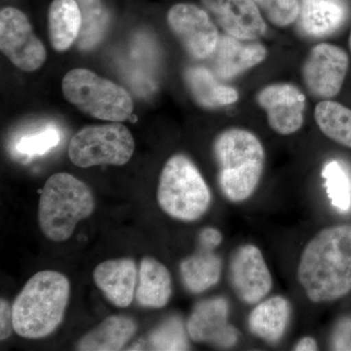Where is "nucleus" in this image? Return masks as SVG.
<instances>
[{
	"instance_id": "obj_21",
	"label": "nucleus",
	"mask_w": 351,
	"mask_h": 351,
	"mask_svg": "<svg viewBox=\"0 0 351 351\" xmlns=\"http://www.w3.org/2000/svg\"><path fill=\"white\" fill-rule=\"evenodd\" d=\"M214 251V249L199 245L193 255L181 263L182 281L189 292L199 294L219 283L223 262Z\"/></svg>"
},
{
	"instance_id": "obj_9",
	"label": "nucleus",
	"mask_w": 351,
	"mask_h": 351,
	"mask_svg": "<svg viewBox=\"0 0 351 351\" xmlns=\"http://www.w3.org/2000/svg\"><path fill=\"white\" fill-rule=\"evenodd\" d=\"M230 281L239 301L250 306L263 301L271 292L274 279L258 246L243 244L233 252Z\"/></svg>"
},
{
	"instance_id": "obj_34",
	"label": "nucleus",
	"mask_w": 351,
	"mask_h": 351,
	"mask_svg": "<svg viewBox=\"0 0 351 351\" xmlns=\"http://www.w3.org/2000/svg\"><path fill=\"white\" fill-rule=\"evenodd\" d=\"M350 47L351 51V32H350Z\"/></svg>"
},
{
	"instance_id": "obj_23",
	"label": "nucleus",
	"mask_w": 351,
	"mask_h": 351,
	"mask_svg": "<svg viewBox=\"0 0 351 351\" xmlns=\"http://www.w3.org/2000/svg\"><path fill=\"white\" fill-rule=\"evenodd\" d=\"M184 77L193 98L202 107H226L239 101V92L234 88L221 84L206 68L189 69Z\"/></svg>"
},
{
	"instance_id": "obj_13",
	"label": "nucleus",
	"mask_w": 351,
	"mask_h": 351,
	"mask_svg": "<svg viewBox=\"0 0 351 351\" xmlns=\"http://www.w3.org/2000/svg\"><path fill=\"white\" fill-rule=\"evenodd\" d=\"M258 105L265 110L270 128L279 135H292L302 128L306 96L294 85L276 83L263 88L257 95Z\"/></svg>"
},
{
	"instance_id": "obj_16",
	"label": "nucleus",
	"mask_w": 351,
	"mask_h": 351,
	"mask_svg": "<svg viewBox=\"0 0 351 351\" xmlns=\"http://www.w3.org/2000/svg\"><path fill=\"white\" fill-rule=\"evenodd\" d=\"M137 267L131 258L110 260L94 270L93 278L108 301L115 306H130L137 284Z\"/></svg>"
},
{
	"instance_id": "obj_29",
	"label": "nucleus",
	"mask_w": 351,
	"mask_h": 351,
	"mask_svg": "<svg viewBox=\"0 0 351 351\" xmlns=\"http://www.w3.org/2000/svg\"><path fill=\"white\" fill-rule=\"evenodd\" d=\"M254 2L267 20L279 27L293 24L301 11L299 0H254Z\"/></svg>"
},
{
	"instance_id": "obj_22",
	"label": "nucleus",
	"mask_w": 351,
	"mask_h": 351,
	"mask_svg": "<svg viewBox=\"0 0 351 351\" xmlns=\"http://www.w3.org/2000/svg\"><path fill=\"white\" fill-rule=\"evenodd\" d=\"M137 325L125 316H110L98 327L85 335L77 345L78 350H121L133 338Z\"/></svg>"
},
{
	"instance_id": "obj_2",
	"label": "nucleus",
	"mask_w": 351,
	"mask_h": 351,
	"mask_svg": "<svg viewBox=\"0 0 351 351\" xmlns=\"http://www.w3.org/2000/svg\"><path fill=\"white\" fill-rule=\"evenodd\" d=\"M213 152L223 195L232 203L250 199L265 169V152L260 138L245 129H226L215 140Z\"/></svg>"
},
{
	"instance_id": "obj_33",
	"label": "nucleus",
	"mask_w": 351,
	"mask_h": 351,
	"mask_svg": "<svg viewBox=\"0 0 351 351\" xmlns=\"http://www.w3.org/2000/svg\"><path fill=\"white\" fill-rule=\"evenodd\" d=\"M295 351H316L319 350L317 341L313 337H302L293 348Z\"/></svg>"
},
{
	"instance_id": "obj_1",
	"label": "nucleus",
	"mask_w": 351,
	"mask_h": 351,
	"mask_svg": "<svg viewBox=\"0 0 351 351\" xmlns=\"http://www.w3.org/2000/svg\"><path fill=\"white\" fill-rule=\"evenodd\" d=\"M297 278L313 304L338 301L351 293V223L328 226L307 242Z\"/></svg>"
},
{
	"instance_id": "obj_8",
	"label": "nucleus",
	"mask_w": 351,
	"mask_h": 351,
	"mask_svg": "<svg viewBox=\"0 0 351 351\" xmlns=\"http://www.w3.org/2000/svg\"><path fill=\"white\" fill-rule=\"evenodd\" d=\"M0 49L14 66L27 73L38 71L47 57L29 18L15 7L0 11Z\"/></svg>"
},
{
	"instance_id": "obj_5",
	"label": "nucleus",
	"mask_w": 351,
	"mask_h": 351,
	"mask_svg": "<svg viewBox=\"0 0 351 351\" xmlns=\"http://www.w3.org/2000/svg\"><path fill=\"white\" fill-rule=\"evenodd\" d=\"M159 207L179 221H198L207 213L212 193L195 163L184 154H175L164 165L157 189Z\"/></svg>"
},
{
	"instance_id": "obj_10",
	"label": "nucleus",
	"mask_w": 351,
	"mask_h": 351,
	"mask_svg": "<svg viewBox=\"0 0 351 351\" xmlns=\"http://www.w3.org/2000/svg\"><path fill=\"white\" fill-rule=\"evenodd\" d=\"M167 23L191 57L203 60L212 56L219 36L206 11L195 4H175L168 11Z\"/></svg>"
},
{
	"instance_id": "obj_26",
	"label": "nucleus",
	"mask_w": 351,
	"mask_h": 351,
	"mask_svg": "<svg viewBox=\"0 0 351 351\" xmlns=\"http://www.w3.org/2000/svg\"><path fill=\"white\" fill-rule=\"evenodd\" d=\"M322 176L332 204L339 211H348L351 207V179L345 167L339 161H330Z\"/></svg>"
},
{
	"instance_id": "obj_17",
	"label": "nucleus",
	"mask_w": 351,
	"mask_h": 351,
	"mask_svg": "<svg viewBox=\"0 0 351 351\" xmlns=\"http://www.w3.org/2000/svg\"><path fill=\"white\" fill-rule=\"evenodd\" d=\"M230 36H219L213 54L216 75L223 80L234 77L262 63L267 48L261 43H245Z\"/></svg>"
},
{
	"instance_id": "obj_31",
	"label": "nucleus",
	"mask_w": 351,
	"mask_h": 351,
	"mask_svg": "<svg viewBox=\"0 0 351 351\" xmlns=\"http://www.w3.org/2000/svg\"><path fill=\"white\" fill-rule=\"evenodd\" d=\"M13 314L12 306L5 300L0 302V339L5 341L12 334Z\"/></svg>"
},
{
	"instance_id": "obj_32",
	"label": "nucleus",
	"mask_w": 351,
	"mask_h": 351,
	"mask_svg": "<svg viewBox=\"0 0 351 351\" xmlns=\"http://www.w3.org/2000/svg\"><path fill=\"white\" fill-rule=\"evenodd\" d=\"M199 245L206 246L208 248L216 249L223 242V234L215 228H205L201 230L198 237Z\"/></svg>"
},
{
	"instance_id": "obj_6",
	"label": "nucleus",
	"mask_w": 351,
	"mask_h": 351,
	"mask_svg": "<svg viewBox=\"0 0 351 351\" xmlns=\"http://www.w3.org/2000/svg\"><path fill=\"white\" fill-rule=\"evenodd\" d=\"M62 89L66 100L88 115L110 122L130 119L132 97L123 87L86 69H75L64 75Z\"/></svg>"
},
{
	"instance_id": "obj_27",
	"label": "nucleus",
	"mask_w": 351,
	"mask_h": 351,
	"mask_svg": "<svg viewBox=\"0 0 351 351\" xmlns=\"http://www.w3.org/2000/svg\"><path fill=\"white\" fill-rule=\"evenodd\" d=\"M182 320L171 317L152 332L149 345L152 350H189L188 336Z\"/></svg>"
},
{
	"instance_id": "obj_18",
	"label": "nucleus",
	"mask_w": 351,
	"mask_h": 351,
	"mask_svg": "<svg viewBox=\"0 0 351 351\" xmlns=\"http://www.w3.org/2000/svg\"><path fill=\"white\" fill-rule=\"evenodd\" d=\"M345 0H302L300 20L302 31L313 38L332 34L345 22Z\"/></svg>"
},
{
	"instance_id": "obj_14",
	"label": "nucleus",
	"mask_w": 351,
	"mask_h": 351,
	"mask_svg": "<svg viewBox=\"0 0 351 351\" xmlns=\"http://www.w3.org/2000/svg\"><path fill=\"white\" fill-rule=\"evenodd\" d=\"M226 34L240 40H256L267 32L262 13L254 0H201Z\"/></svg>"
},
{
	"instance_id": "obj_15",
	"label": "nucleus",
	"mask_w": 351,
	"mask_h": 351,
	"mask_svg": "<svg viewBox=\"0 0 351 351\" xmlns=\"http://www.w3.org/2000/svg\"><path fill=\"white\" fill-rule=\"evenodd\" d=\"M292 313V304L287 298L272 295L252 309L247 317V328L256 338L269 345H276L287 332Z\"/></svg>"
},
{
	"instance_id": "obj_25",
	"label": "nucleus",
	"mask_w": 351,
	"mask_h": 351,
	"mask_svg": "<svg viewBox=\"0 0 351 351\" xmlns=\"http://www.w3.org/2000/svg\"><path fill=\"white\" fill-rule=\"evenodd\" d=\"M82 15V32L78 45L83 50L93 48L103 38L108 25V16L101 0H76Z\"/></svg>"
},
{
	"instance_id": "obj_3",
	"label": "nucleus",
	"mask_w": 351,
	"mask_h": 351,
	"mask_svg": "<svg viewBox=\"0 0 351 351\" xmlns=\"http://www.w3.org/2000/svg\"><path fill=\"white\" fill-rule=\"evenodd\" d=\"M69 291V279L60 272L43 270L34 274L14 301V331L27 339L52 334L63 320Z\"/></svg>"
},
{
	"instance_id": "obj_19",
	"label": "nucleus",
	"mask_w": 351,
	"mask_h": 351,
	"mask_svg": "<svg viewBox=\"0 0 351 351\" xmlns=\"http://www.w3.org/2000/svg\"><path fill=\"white\" fill-rule=\"evenodd\" d=\"M172 293V277L167 267L156 258H143L136 291L138 304L145 307L161 308L169 302Z\"/></svg>"
},
{
	"instance_id": "obj_28",
	"label": "nucleus",
	"mask_w": 351,
	"mask_h": 351,
	"mask_svg": "<svg viewBox=\"0 0 351 351\" xmlns=\"http://www.w3.org/2000/svg\"><path fill=\"white\" fill-rule=\"evenodd\" d=\"M61 137L59 129L49 125L18 138L15 144V151L20 156L27 158L43 156L60 144Z\"/></svg>"
},
{
	"instance_id": "obj_30",
	"label": "nucleus",
	"mask_w": 351,
	"mask_h": 351,
	"mask_svg": "<svg viewBox=\"0 0 351 351\" xmlns=\"http://www.w3.org/2000/svg\"><path fill=\"white\" fill-rule=\"evenodd\" d=\"M330 350L351 351V316L339 318L330 334Z\"/></svg>"
},
{
	"instance_id": "obj_20",
	"label": "nucleus",
	"mask_w": 351,
	"mask_h": 351,
	"mask_svg": "<svg viewBox=\"0 0 351 351\" xmlns=\"http://www.w3.org/2000/svg\"><path fill=\"white\" fill-rule=\"evenodd\" d=\"M82 25V10L76 0H53L48 11V29L54 50H69L80 36Z\"/></svg>"
},
{
	"instance_id": "obj_24",
	"label": "nucleus",
	"mask_w": 351,
	"mask_h": 351,
	"mask_svg": "<svg viewBox=\"0 0 351 351\" xmlns=\"http://www.w3.org/2000/svg\"><path fill=\"white\" fill-rule=\"evenodd\" d=\"M314 119L321 132L330 140L351 149V110L329 100L315 107Z\"/></svg>"
},
{
	"instance_id": "obj_7",
	"label": "nucleus",
	"mask_w": 351,
	"mask_h": 351,
	"mask_svg": "<svg viewBox=\"0 0 351 351\" xmlns=\"http://www.w3.org/2000/svg\"><path fill=\"white\" fill-rule=\"evenodd\" d=\"M135 151L131 132L121 122L84 127L71 138L69 156L80 168L92 166H121L130 160Z\"/></svg>"
},
{
	"instance_id": "obj_4",
	"label": "nucleus",
	"mask_w": 351,
	"mask_h": 351,
	"mask_svg": "<svg viewBox=\"0 0 351 351\" xmlns=\"http://www.w3.org/2000/svg\"><path fill=\"white\" fill-rule=\"evenodd\" d=\"M95 199L91 189L75 176L57 173L44 184L39 199L41 232L55 242L66 241L76 226L91 216Z\"/></svg>"
},
{
	"instance_id": "obj_12",
	"label": "nucleus",
	"mask_w": 351,
	"mask_h": 351,
	"mask_svg": "<svg viewBox=\"0 0 351 351\" xmlns=\"http://www.w3.org/2000/svg\"><path fill=\"white\" fill-rule=\"evenodd\" d=\"M230 302L225 297L204 300L195 307L186 323L189 338L195 343L230 348L239 343L240 334L230 323Z\"/></svg>"
},
{
	"instance_id": "obj_11",
	"label": "nucleus",
	"mask_w": 351,
	"mask_h": 351,
	"mask_svg": "<svg viewBox=\"0 0 351 351\" xmlns=\"http://www.w3.org/2000/svg\"><path fill=\"white\" fill-rule=\"evenodd\" d=\"M348 69L346 51L329 43L314 46L302 66L307 89L318 98L337 96L343 87Z\"/></svg>"
}]
</instances>
